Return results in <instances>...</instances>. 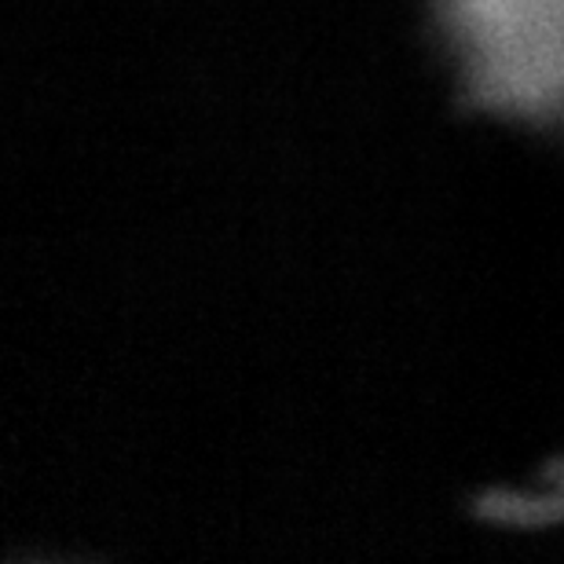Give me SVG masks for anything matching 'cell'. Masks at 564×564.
<instances>
[{
  "label": "cell",
  "mask_w": 564,
  "mask_h": 564,
  "mask_svg": "<svg viewBox=\"0 0 564 564\" xmlns=\"http://www.w3.org/2000/svg\"><path fill=\"white\" fill-rule=\"evenodd\" d=\"M433 15L469 110L564 126V0H433Z\"/></svg>",
  "instance_id": "1"
}]
</instances>
